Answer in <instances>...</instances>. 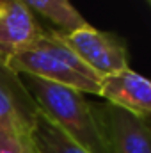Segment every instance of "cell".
I'll return each mask as SVG.
<instances>
[{
	"mask_svg": "<svg viewBox=\"0 0 151 153\" xmlns=\"http://www.w3.org/2000/svg\"><path fill=\"white\" fill-rule=\"evenodd\" d=\"M18 76L38 105V111L71 141L89 153H112L94 116L93 103H89L82 93L27 73H18Z\"/></svg>",
	"mask_w": 151,
	"mask_h": 153,
	"instance_id": "6da1fadb",
	"label": "cell"
},
{
	"mask_svg": "<svg viewBox=\"0 0 151 153\" xmlns=\"http://www.w3.org/2000/svg\"><path fill=\"white\" fill-rule=\"evenodd\" d=\"M5 64L14 73L38 76L82 94L100 93L101 76L94 73L55 30H44L27 50L13 55Z\"/></svg>",
	"mask_w": 151,
	"mask_h": 153,
	"instance_id": "7a4b0ae2",
	"label": "cell"
},
{
	"mask_svg": "<svg viewBox=\"0 0 151 153\" xmlns=\"http://www.w3.org/2000/svg\"><path fill=\"white\" fill-rule=\"evenodd\" d=\"M94 116L112 153H151L150 117H141L110 103H93Z\"/></svg>",
	"mask_w": 151,
	"mask_h": 153,
	"instance_id": "277c9868",
	"label": "cell"
},
{
	"mask_svg": "<svg viewBox=\"0 0 151 153\" xmlns=\"http://www.w3.org/2000/svg\"><path fill=\"white\" fill-rule=\"evenodd\" d=\"M64 43L100 76L121 71L128 68L126 41L114 34L103 32L89 23L70 34H61Z\"/></svg>",
	"mask_w": 151,
	"mask_h": 153,
	"instance_id": "3957f363",
	"label": "cell"
},
{
	"mask_svg": "<svg viewBox=\"0 0 151 153\" xmlns=\"http://www.w3.org/2000/svg\"><path fill=\"white\" fill-rule=\"evenodd\" d=\"M36 116L38 105L25 91L18 73L0 61V130L30 137Z\"/></svg>",
	"mask_w": 151,
	"mask_h": 153,
	"instance_id": "5b68a950",
	"label": "cell"
},
{
	"mask_svg": "<svg viewBox=\"0 0 151 153\" xmlns=\"http://www.w3.org/2000/svg\"><path fill=\"white\" fill-rule=\"evenodd\" d=\"M30 141L36 153H89L71 141L61 128H57L44 114L38 111Z\"/></svg>",
	"mask_w": 151,
	"mask_h": 153,
	"instance_id": "9c48e42d",
	"label": "cell"
},
{
	"mask_svg": "<svg viewBox=\"0 0 151 153\" xmlns=\"http://www.w3.org/2000/svg\"><path fill=\"white\" fill-rule=\"evenodd\" d=\"M144 2H146V4H151V0H144Z\"/></svg>",
	"mask_w": 151,
	"mask_h": 153,
	"instance_id": "8fae6325",
	"label": "cell"
},
{
	"mask_svg": "<svg viewBox=\"0 0 151 153\" xmlns=\"http://www.w3.org/2000/svg\"><path fill=\"white\" fill-rule=\"evenodd\" d=\"M0 153H36L29 135L0 130Z\"/></svg>",
	"mask_w": 151,
	"mask_h": 153,
	"instance_id": "30bf717a",
	"label": "cell"
},
{
	"mask_svg": "<svg viewBox=\"0 0 151 153\" xmlns=\"http://www.w3.org/2000/svg\"><path fill=\"white\" fill-rule=\"evenodd\" d=\"M44 32L20 0H0V61L27 50Z\"/></svg>",
	"mask_w": 151,
	"mask_h": 153,
	"instance_id": "52a82bcc",
	"label": "cell"
},
{
	"mask_svg": "<svg viewBox=\"0 0 151 153\" xmlns=\"http://www.w3.org/2000/svg\"><path fill=\"white\" fill-rule=\"evenodd\" d=\"M32 14L36 13L55 25V32L70 34L87 25L85 18L73 7L70 0H20Z\"/></svg>",
	"mask_w": 151,
	"mask_h": 153,
	"instance_id": "ba28073f",
	"label": "cell"
},
{
	"mask_svg": "<svg viewBox=\"0 0 151 153\" xmlns=\"http://www.w3.org/2000/svg\"><path fill=\"white\" fill-rule=\"evenodd\" d=\"M107 103L141 117L151 116V84L146 76L126 68L101 76L100 93Z\"/></svg>",
	"mask_w": 151,
	"mask_h": 153,
	"instance_id": "8992f818",
	"label": "cell"
}]
</instances>
